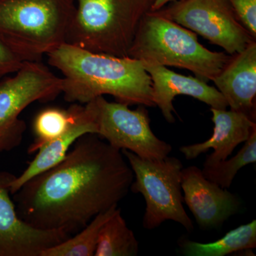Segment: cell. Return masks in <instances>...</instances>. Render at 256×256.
Wrapping results in <instances>:
<instances>
[{
    "mask_svg": "<svg viewBox=\"0 0 256 256\" xmlns=\"http://www.w3.org/2000/svg\"><path fill=\"white\" fill-rule=\"evenodd\" d=\"M154 12L222 47L229 55L256 41L228 0H178Z\"/></svg>",
    "mask_w": 256,
    "mask_h": 256,
    "instance_id": "9c48e42d",
    "label": "cell"
},
{
    "mask_svg": "<svg viewBox=\"0 0 256 256\" xmlns=\"http://www.w3.org/2000/svg\"><path fill=\"white\" fill-rule=\"evenodd\" d=\"M156 0H76L66 43L94 53L128 56L138 26Z\"/></svg>",
    "mask_w": 256,
    "mask_h": 256,
    "instance_id": "277c9868",
    "label": "cell"
},
{
    "mask_svg": "<svg viewBox=\"0 0 256 256\" xmlns=\"http://www.w3.org/2000/svg\"><path fill=\"white\" fill-rule=\"evenodd\" d=\"M230 110L256 120V42L232 55L213 80Z\"/></svg>",
    "mask_w": 256,
    "mask_h": 256,
    "instance_id": "5bb4252c",
    "label": "cell"
},
{
    "mask_svg": "<svg viewBox=\"0 0 256 256\" xmlns=\"http://www.w3.org/2000/svg\"><path fill=\"white\" fill-rule=\"evenodd\" d=\"M99 137L120 150H126L143 159L159 160L169 156L171 144L156 137L146 106L136 110L99 96L85 104Z\"/></svg>",
    "mask_w": 256,
    "mask_h": 256,
    "instance_id": "ba28073f",
    "label": "cell"
},
{
    "mask_svg": "<svg viewBox=\"0 0 256 256\" xmlns=\"http://www.w3.org/2000/svg\"><path fill=\"white\" fill-rule=\"evenodd\" d=\"M214 130L212 137L204 142L188 144L180 148L186 160L196 159L210 149L204 165H210L226 160L234 150L248 139L256 128L255 120L238 111L210 108Z\"/></svg>",
    "mask_w": 256,
    "mask_h": 256,
    "instance_id": "4fadbf2b",
    "label": "cell"
},
{
    "mask_svg": "<svg viewBox=\"0 0 256 256\" xmlns=\"http://www.w3.org/2000/svg\"><path fill=\"white\" fill-rule=\"evenodd\" d=\"M84 110V106L76 104L68 109L50 107L40 111L34 120V140L28 148V153L36 152L46 142L62 136L79 118Z\"/></svg>",
    "mask_w": 256,
    "mask_h": 256,
    "instance_id": "e0dca14e",
    "label": "cell"
},
{
    "mask_svg": "<svg viewBox=\"0 0 256 256\" xmlns=\"http://www.w3.org/2000/svg\"><path fill=\"white\" fill-rule=\"evenodd\" d=\"M73 146L60 162L13 194L18 216L34 228L72 236L118 206L130 190L134 173L121 150L92 133Z\"/></svg>",
    "mask_w": 256,
    "mask_h": 256,
    "instance_id": "6da1fadb",
    "label": "cell"
},
{
    "mask_svg": "<svg viewBox=\"0 0 256 256\" xmlns=\"http://www.w3.org/2000/svg\"><path fill=\"white\" fill-rule=\"evenodd\" d=\"M62 78L40 62H28L13 76L0 80V153L22 142L26 126L20 116L36 101L48 100L62 94Z\"/></svg>",
    "mask_w": 256,
    "mask_h": 256,
    "instance_id": "52a82bcc",
    "label": "cell"
},
{
    "mask_svg": "<svg viewBox=\"0 0 256 256\" xmlns=\"http://www.w3.org/2000/svg\"><path fill=\"white\" fill-rule=\"evenodd\" d=\"M128 56L142 64L184 68L208 82H213L232 55L208 50L194 32L150 12L140 23Z\"/></svg>",
    "mask_w": 256,
    "mask_h": 256,
    "instance_id": "3957f363",
    "label": "cell"
},
{
    "mask_svg": "<svg viewBox=\"0 0 256 256\" xmlns=\"http://www.w3.org/2000/svg\"><path fill=\"white\" fill-rule=\"evenodd\" d=\"M121 152L134 173L130 190L141 194L146 201L144 228L153 230L166 220H172L188 232L194 230L193 222L183 205L182 162L169 156L162 160H146L126 150Z\"/></svg>",
    "mask_w": 256,
    "mask_h": 256,
    "instance_id": "8992f818",
    "label": "cell"
},
{
    "mask_svg": "<svg viewBox=\"0 0 256 256\" xmlns=\"http://www.w3.org/2000/svg\"><path fill=\"white\" fill-rule=\"evenodd\" d=\"M118 206H112L95 217L86 226L64 242L48 248L41 256H94L98 240L104 224L116 213Z\"/></svg>",
    "mask_w": 256,
    "mask_h": 256,
    "instance_id": "d6986e66",
    "label": "cell"
},
{
    "mask_svg": "<svg viewBox=\"0 0 256 256\" xmlns=\"http://www.w3.org/2000/svg\"><path fill=\"white\" fill-rule=\"evenodd\" d=\"M30 60L0 36V80L18 72Z\"/></svg>",
    "mask_w": 256,
    "mask_h": 256,
    "instance_id": "44dd1931",
    "label": "cell"
},
{
    "mask_svg": "<svg viewBox=\"0 0 256 256\" xmlns=\"http://www.w3.org/2000/svg\"><path fill=\"white\" fill-rule=\"evenodd\" d=\"M90 133L97 134V128L84 106L82 116L72 127L62 136L44 144L36 152V156L28 163L24 171L20 176H16L10 185L11 194L16 193L28 180L58 164L66 158L70 146L79 138Z\"/></svg>",
    "mask_w": 256,
    "mask_h": 256,
    "instance_id": "9a60e30c",
    "label": "cell"
},
{
    "mask_svg": "<svg viewBox=\"0 0 256 256\" xmlns=\"http://www.w3.org/2000/svg\"><path fill=\"white\" fill-rule=\"evenodd\" d=\"M186 256H225L256 248V220L230 230L216 242H200L182 237L178 240Z\"/></svg>",
    "mask_w": 256,
    "mask_h": 256,
    "instance_id": "2e32d148",
    "label": "cell"
},
{
    "mask_svg": "<svg viewBox=\"0 0 256 256\" xmlns=\"http://www.w3.org/2000/svg\"><path fill=\"white\" fill-rule=\"evenodd\" d=\"M76 0H0V36L30 62L64 43Z\"/></svg>",
    "mask_w": 256,
    "mask_h": 256,
    "instance_id": "5b68a950",
    "label": "cell"
},
{
    "mask_svg": "<svg viewBox=\"0 0 256 256\" xmlns=\"http://www.w3.org/2000/svg\"><path fill=\"white\" fill-rule=\"evenodd\" d=\"M184 203L202 229L218 228L240 210L238 197L204 176L196 166L181 172Z\"/></svg>",
    "mask_w": 256,
    "mask_h": 256,
    "instance_id": "8fae6325",
    "label": "cell"
},
{
    "mask_svg": "<svg viewBox=\"0 0 256 256\" xmlns=\"http://www.w3.org/2000/svg\"><path fill=\"white\" fill-rule=\"evenodd\" d=\"M152 84V100L169 124H174L176 114L173 100L178 96H188L204 102L210 108L226 109V101L216 88L197 77L186 76L168 67L142 64Z\"/></svg>",
    "mask_w": 256,
    "mask_h": 256,
    "instance_id": "7c38bea8",
    "label": "cell"
},
{
    "mask_svg": "<svg viewBox=\"0 0 256 256\" xmlns=\"http://www.w3.org/2000/svg\"><path fill=\"white\" fill-rule=\"evenodd\" d=\"M46 55L50 66L63 75L62 92L69 102L86 104L109 95L129 106L156 107L151 78L141 60L94 53L68 43Z\"/></svg>",
    "mask_w": 256,
    "mask_h": 256,
    "instance_id": "7a4b0ae2",
    "label": "cell"
},
{
    "mask_svg": "<svg viewBox=\"0 0 256 256\" xmlns=\"http://www.w3.org/2000/svg\"><path fill=\"white\" fill-rule=\"evenodd\" d=\"M256 162V128L236 156L215 164L203 165L202 171L204 176L210 181L220 185V188H228L232 186L239 170L246 165L255 164Z\"/></svg>",
    "mask_w": 256,
    "mask_h": 256,
    "instance_id": "ffe728a7",
    "label": "cell"
},
{
    "mask_svg": "<svg viewBox=\"0 0 256 256\" xmlns=\"http://www.w3.org/2000/svg\"><path fill=\"white\" fill-rule=\"evenodd\" d=\"M176 1H178V0H156V1H154V4H153L152 12L158 11V10L164 8V6H166V4Z\"/></svg>",
    "mask_w": 256,
    "mask_h": 256,
    "instance_id": "603a6c76",
    "label": "cell"
},
{
    "mask_svg": "<svg viewBox=\"0 0 256 256\" xmlns=\"http://www.w3.org/2000/svg\"><path fill=\"white\" fill-rule=\"evenodd\" d=\"M15 178L9 172H0V256H41L44 250L70 236L62 230L34 228L20 218L10 196Z\"/></svg>",
    "mask_w": 256,
    "mask_h": 256,
    "instance_id": "30bf717a",
    "label": "cell"
},
{
    "mask_svg": "<svg viewBox=\"0 0 256 256\" xmlns=\"http://www.w3.org/2000/svg\"><path fill=\"white\" fill-rule=\"evenodd\" d=\"M139 242L118 208L101 229L94 256H136Z\"/></svg>",
    "mask_w": 256,
    "mask_h": 256,
    "instance_id": "ac0fdd59",
    "label": "cell"
},
{
    "mask_svg": "<svg viewBox=\"0 0 256 256\" xmlns=\"http://www.w3.org/2000/svg\"><path fill=\"white\" fill-rule=\"evenodd\" d=\"M242 24L256 38V0H228Z\"/></svg>",
    "mask_w": 256,
    "mask_h": 256,
    "instance_id": "7402d4cb",
    "label": "cell"
}]
</instances>
